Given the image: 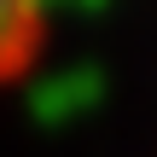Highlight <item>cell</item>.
<instances>
[{
  "label": "cell",
  "mask_w": 157,
  "mask_h": 157,
  "mask_svg": "<svg viewBox=\"0 0 157 157\" xmlns=\"http://www.w3.org/2000/svg\"><path fill=\"white\" fill-rule=\"evenodd\" d=\"M41 12L47 0H0V82L23 70L29 52L41 47Z\"/></svg>",
  "instance_id": "cell-1"
}]
</instances>
